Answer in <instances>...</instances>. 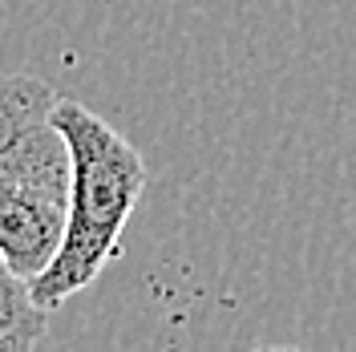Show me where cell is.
<instances>
[{"label": "cell", "mask_w": 356, "mask_h": 352, "mask_svg": "<svg viewBox=\"0 0 356 352\" xmlns=\"http://www.w3.org/2000/svg\"><path fill=\"white\" fill-rule=\"evenodd\" d=\"M65 198L0 175V255L21 275H41L65 235Z\"/></svg>", "instance_id": "3"}, {"label": "cell", "mask_w": 356, "mask_h": 352, "mask_svg": "<svg viewBox=\"0 0 356 352\" xmlns=\"http://www.w3.org/2000/svg\"><path fill=\"white\" fill-rule=\"evenodd\" d=\"M53 122L69 146L73 175L61 247L53 264L29 280L37 304L49 312L86 291L122 255V235L146 191V162L138 146H130L106 118L73 97H61Z\"/></svg>", "instance_id": "1"}, {"label": "cell", "mask_w": 356, "mask_h": 352, "mask_svg": "<svg viewBox=\"0 0 356 352\" xmlns=\"http://www.w3.org/2000/svg\"><path fill=\"white\" fill-rule=\"evenodd\" d=\"M57 102L61 93L33 73L0 77V175L69 202L73 162L53 122Z\"/></svg>", "instance_id": "2"}, {"label": "cell", "mask_w": 356, "mask_h": 352, "mask_svg": "<svg viewBox=\"0 0 356 352\" xmlns=\"http://www.w3.org/2000/svg\"><path fill=\"white\" fill-rule=\"evenodd\" d=\"M49 336V308L37 304L29 275L0 255V352L37 349Z\"/></svg>", "instance_id": "4"}]
</instances>
